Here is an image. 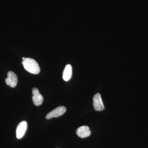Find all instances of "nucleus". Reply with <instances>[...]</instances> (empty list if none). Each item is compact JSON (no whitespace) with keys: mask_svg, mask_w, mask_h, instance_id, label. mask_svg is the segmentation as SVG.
Returning a JSON list of instances; mask_svg holds the SVG:
<instances>
[{"mask_svg":"<svg viewBox=\"0 0 148 148\" xmlns=\"http://www.w3.org/2000/svg\"><path fill=\"white\" fill-rule=\"evenodd\" d=\"M21 64H23L25 70L31 73L38 74L40 72V68L38 64L33 58H25Z\"/></svg>","mask_w":148,"mask_h":148,"instance_id":"nucleus-1","label":"nucleus"},{"mask_svg":"<svg viewBox=\"0 0 148 148\" xmlns=\"http://www.w3.org/2000/svg\"><path fill=\"white\" fill-rule=\"evenodd\" d=\"M93 105L94 109L96 111H101L105 109L100 93H97L93 97Z\"/></svg>","mask_w":148,"mask_h":148,"instance_id":"nucleus-5","label":"nucleus"},{"mask_svg":"<svg viewBox=\"0 0 148 148\" xmlns=\"http://www.w3.org/2000/svg\"><path fill=\"white\" fill-rule=\"evenodd\" d=\"M66 111V108L64 106H59L47 114L46 119H50L53 118L61 116L65 113Z\"/></svg>","mask_w":148,"mask_h":148,"instance_id":"nucleus-2","label":"nucleus"},{"mask_svg":"<svg viewBox=\"0 0 148 148\" xmlns=\"http://www.w3.org/2000/svg\"><path fill=\"white\" fill-rule=\"evenodd\" d=\"M72 75V67L70 64L66 65L63 72V78L64 81H69Z\"/></svg>","mask_w":148,"mask_h":148,"instance_id":"nucleus-8","label":"nucleus"},{"mask_svg":"<svg viewBox=\"0 0 148 148\" xmlns=\"http://www.w3.org/2000/svg\"><path fill=\"white\" fill-rule=\"evenodd\" d=\"M27 123L26 121H21L18 124L16 130V136L17 139H20L25 135L27 131Z\"/></svg>","mask_w":148,"mask_h":148,"instance_id":"nucleus-6","label":"nucleus"},{"mask_svg":"<svg viewBox=\"0 0 148 148\" xmlns=\"http://www.w3.org/2000/svg\"><path fill=\"white\" fill-rule=\"evenodd\" d=\"M76 133L80 138H84L90 136L91 132L88 126L84 125L79 127L77 129Z\"/></svg>","mask_w":148,"mask_h":148,"instance_id":"nucleus-7","label":"nucleus"},{"mask_svg":"<svg viewBox=\"0 0 148 148\" xmlns=\"http://www.w3.org/2000/svg\"><path fill=\"white\" fill-rule=\"evenodd\" d=\"M7 75V77L5 79L6 83L11 87H15L18 82L17 76L12 71L8 72Z\"/></svg>","mask_w":148,"mask_h":148,"instance_id":"nucleus-4","label":"nucleus"},{"mask_svg":"<svg viewBox=\"0 0 148 148\" xmlns=\"http://www.w3.org/2000/svg\"><path fill=\"white\" fill-rule=\"evenodd\" d=\"M32 101L35 106H38L42 104L43 101V97L40 93L38 89L36 88H34L32 89Z\"/></svg>","mask_w":148,"mask_h":148,"instance_id":"nucleus-3","label":"nucleus"}]
</instances>
